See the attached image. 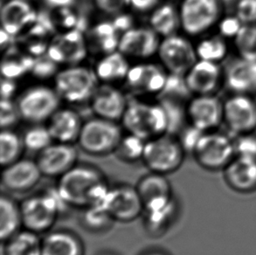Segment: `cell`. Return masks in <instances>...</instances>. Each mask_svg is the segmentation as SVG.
I'll return each mask as SVG.
<instances>
[{"mask_svg": "<svg viewBox=\"0 0 256 255\" xmlns=\"http://www.w3.org/2000/svg\"><path fill=\"white\" fill-rule=\"evenodd\" d=\"M56 188L70 206L82 208L100 206L110 189L100 170L84 164L60 176Z\"/></svg>", "mask_w": 256, "mask_h": 255, "instance_id": "obj_1", "label": "cell"}, {"mask_svg": "<svg viewBox=\"0 0 256 255\" xmlns=\"http://www.w3.org/2000/svg\"><path fill=\"white\" fill-rule=\"evenodd\" d=\"M20 206L24 229L40 234L50 231L59 214L70 206L56 187L49 188L40 195L29 196Z\"/></svg>", "mask_w": 256, "mask_h": 255, "instance_id": "obj_2", "label": "cell"}, {"mask_svg": "<svg viewBox=\"0 0 256 255\" xmlns=\"http://www.w3.org/2000/svg\"><path fill=\"white\" fill-rule=\"evenodd\" d=\"M121 121L128 133L144 141L166 134L168 130L166 114L160 102L148 104L130 99Z\"/></svg>", "mask_w": 256, "mask_h": 255, "instance_id": "obj_3", "label": "cell"}, {"mask_svg": "<svg viewBox=\"0 0 256 255\" xmlns=\"http://www.w3.org/2000/svg\"><path fill=\"white\" fill-rule=\"evenodd\" d=\"M94 70L86 66L72 65L60 70L54 76V90L60 99L73 104L90 100L99 86Z\"/></svg>", "mask_w": 256, "mask_h": 255, "instance_id": "obj_4", "label": "cell"}, {"mask_svg": "<svg viewBox=\"0 0 256 255\" xmlns=\"http://www.w3.org/2000/svg\"><path fill=\"white\" fill-rule=\"evenodd\" d=\"M122 136L118 122L96 116L84 122L77 142L88 155L106 156L116 152Z\"/></svg>", "mask_w": 256, "mask_h": 255, "instance_id": "obj_5", "label": "cell"}, {"mask_svg": "<svg viewBox=\"0 0 256 255\" xmlns=\"http://www.w3.org/2000/svg\"><path fill=\"white\" fill-rule=\"evenodd\" d=\"M178 10L181 29L192 37L208 34L224 15L222 0H182Z\"/></svg>", "mask_w": 256, "mask_h": 255, "instance_id": "obj_6", "label": "cell"}, {"mask_svg": "<svg viewBox=\"0 0 256 255\" xmlns=\"http://www.w3.org/2000/svg\"><path fill=\"white\" fill-rule=\"evenodd\" d=\"M184 156L186 150L178 138L164 134L146 141L142 160L152 172L168 175L180 169Z\"/></svg>", "mask_w": 256, "mask_h": 255, "instance_id": "obj_7", "label": "cell"}, {"mask_svg": "<svg viewBox=\"0 0 256 255\" xmlns=\"http://www.w3.org/2000/svg\"><path fill=\"white\" fill-rule=\"evenodd\" d=\"M192 154L202 169L223 172L236 158L234 138L220 131L204 132Z\"/></svg>", "mask_w": 256, "mask_h": 255, "instance_id": "obj_8", "label": "cell"}, {"mask_svg": "<svg viewBox=\"0 0 256 255\" xmlns=\"http://www.w3.org/2000/svg\"><path fill=\"white\" fill-rule=\"evenodd\" d=\"M60 100L54 88L38 85L24 90L18 99L17 105L22 120L32 124H42L60 108Z\"/></svg>", "mask_w": 256, "mask_h": 255, "instance_id": "obj_9", "label": "cell"}, {"mask_svg": "<svg viewBox=\"0 0 256 255\" xmlns=\"http://www.w3.org/2000/svg\"><path fill=\"white\" fill-rule=\"evenodd\" d=\"M156 56L167 72L180 76H186L198 60L195 45L178 34L162 38Z\"/></svg>", "mask_w": 256, "mask_h": 255, "instance_id": "obj_10", "label": "cell"}, {"mask_svg": "<svg viewBox=\"0 0 256 255\" xmlns=\"http://www.w3.org/2000/svg\"><path fill=\"white\" fill-rule=\"evenodd\" d=\"M223 124L232 134L251 133L256 130V100L253 96L232 94L223 100Z\"/></svg>", "mask_w": 256, "mask_h": 255, "instance_id": "obj_11", "label": "cell"}, {"mask_svg": "<svg viewBox=\"0 0 256 255\" xmlns=\"http://www.w3.org/2000/svg\"><path fill=\"white\" fill-rule=\"evenodd\" d=\"M99 206L107 210L114 221L122 223L135 220L144 210L136 188L128 184L110 188Z\"/></svg>", "mask_w": 256, "mask_h": 255, "instance_id": "obj_12", "label": "cell"}, {"mask_svg": "<svg viewBox=\"0 0 256 255\" xmlns=\"http://www.w3.org/2000/svg\"><path fill=\"white\" fill-rule=\"evenodd\" d=\"M188 124L204 132L217 130L223 124V100L216 94L194 96L187 102Z\"/></svg>", "mask_w": 256, "mask_h": 255, "instance_id": "obj_13", "label": "cell"}, {"mask_svg": "<svg viewBox=\"0 0 256 255\" xmlns=\"http://www.w3.org/2000/svg\"><path fill=\"white\" fill-rule=\"evenodd\" d=\"M161 37L150 26H136L121 34L118 51L127 58L146 60L158 54Z\"/></svg>", "mask_w": 256, "mask_h": 255, "instance_id": "obj_14", "label": "cell"}, {"mask_svg": "<svg viewBox=\"0 0 256 255\" xmlns=\"http://www.w3.org/2000/svg\"><path fill=\"white\" fill-rule=\"evenodd\" d=\"M78 152L73 144L52 142L38 153L36 162L42 175L60 178L76 166Z\"/></svg>", "mask_w": 256, "mask_h": 255, "instance_id": "obj_15", "label": "cell"}, {"mask_svg": "<svg viewBox=\"0 0 256 255\" xmlns=\"http://www.w3.org/2000/svg\"><path fill=\"white\" fill-rule=\"evenodd\" d=\"M184 77L192 96L216 94L224 84L225 71L218 63L198 60Z\"/></svg>", "mask_w": 256, "mask_h": 255, "instance_id": "obj_16", "label": "cell"}, {"mask_svg": "<svg viewBox=\"0 0 256 255\" xmlns=\"http://www.w3.org/2000/svg\"><path fill=\"white\" fill-rule=\"evenodd\" d=\"M167 77L168 72L163 66L144 62L130 66L124 82L133 92L160 96Z\"/></svg>", "mask_w": 256, "mask_h": 255, "instance_id": "obj_17", "label": "cell"}, {"mask_svg": "<svg viewBox=\"0 0 256 255\" xmlns=\"http://www.w3.org/2000/svg\"><path fill=\"white\" fill-rule=\"evenodd\" d=\"M90 106L96 116L110 121H121L128 100L124 93L112 84L99 85L90 99Z\"/></svg>", "mask_w": 256, "mask_h": 255, "instance_id": "obj_18", "label": "cell"}, {"mask_svg": "<svg viewBox=\"0 0 256 255\" xmlns=\"http://www.w3.org/2000/svg\"><path fill=\"white\" fill-rule=\"evenodd\" d=\"M42 176L36 160L21 158L4 167L1 181L7 190L23 193L34 188Z\"/></svg>", "mask_w": 256, "mask_h": 255, "instance_id": "obj_19", "label": "cell"}, {"mask_svg": "<svg viewBox=\"0 0 256 255\" xmlns=\"http://www.w3.org/2000/svg\"><path fill=\"white\" fill-rule=\"evenodd\" d=\"M223 178L231 190L240 194L256 192V158L236 156L223 170Z\"/></svg>", "mask_w": 256, "mask_h": 255, "instance_id": "obj_20", "label": "cell"}, {"mask_svg": "<svg viewBox=\"0 0 256 255\" xmlns=\"http://www.w3.org/2000/svg\"><path fill=\"white\" fill-rule=\"evenodd\" d=\"M36 14L30 0H6L0 14L2 30L10 36L18 35L35 20Z\"/></svg>", "mask_w": 256, "mask_h": 255, "instance_id": "obj_21", "label": "cell"}, {"mask_svg": "<svg viewBox=\"0 0 256 255\" xmlns=\"http://www.w3.org/2000/svg\"><path fill=\"white\" fill-rule=\"evenodd\" d=\"M224 84L232 94H256V60L240 58L225 70Z\"/></svg>", "mask_w": 256, "mask_h": 255, "instance_id": "obj_22", "label": "cell"}, {"mask_svg": "<svg viewBox=\"0 0 256 255\" xmlns=\"http://www.w3.org/2000/svg\"><path fill=\"white\" fill-rule=\"evenodd\" d=\"M48 128L54 141L73 144L78 141L84 122L80 114L71 108H58L49 118Z\"/></svg>", "mask_w": 256, "mask_h": 255, "instance_id": "obj_23", "label": "cell"}, {"mask_svg": "<svg viewBox=\"0 0 256 255\" xmlns=\"http://www.w3.org/2000/svg\"><path fill=\"white\" fill-rule=\"evenodd\" d=\"M86 44L79 32H71L57 38L49 48V57L56 63H79L86 54Z\"/></svg>", "mask_w": 256, "mask_h": 255, "instance_id": "obj_24", "label": "cell"}, {"mask_svg": "<svg viewBox=\"0 0 256 255\" xmlns=\"http://www.w3.org/2000/svg\"><path fill=\"white\" fill-rule=\"evenodd\" d=\"M84 243L66 230L50 232L42 238V255H84Z\"/></svg>", "mask_w": 256, "mask_h": 255, "instance_id": "obj_25", "label": "cell"}, {"mask_svg": "<svg viewBox=\"0 0 256 255\" xmlns=\"http://www.w3.org/2000/svg\"><path fill=\"white\" fill-rule=\"evenodd\" d=\"M130 68L128 58L118 50L104 54L97 62L94 72L100 82L113 85L125 80Z\"/></svg>", "mask_w": 256, "mask_h": 255, "instance_id": "obj_26", "label": "cell"}, {"mask_svg": "<svg viewBox=\"0 0 256 255\" xmlns=\"http://www.w3.org/2000/svg\"><path fill=\"white\" fill-rule=\"evenodd\" d=\"M136 188L144 203V208L148 204L172 198V190L169 180L166 175L158 173L152 172L142 176Z\"/></svg>", "mask_w": 256, "mask_h": 255, "instance_id": "obj_27", "label": "cell"}, {"mask_svg": "<svg viewBox=\"0 0 256 255\" xmlns=\"http://www.w3.org/2000/svg\"><path fill=\"white\" fill-rule=\"evenodd\" d=\"M149 26L161 38L176 34L181 28L178 8L172 3L160 4L150 12Z\"/></svg>", "mask_w": 256, "mask_h": 255, "instance_id": "obj_28", "label": "cell"}, {"mask_svg": "<svg viewBox=\"0 0 256 255\" xmlns=\"http://www.w3.org/2000/svg\"><path fill=\"white\" fill-rule=\"evenodd\" d=\"M22 224L20 206L9 196L0 198V240L6 242L20 232Z\"/></svg>", "mask_w": 256, "mask_h": 255, "instance_id": "obj_29", "label": "cell"}, {"mask_svg": "<svg viewBox=\"0 0 256 255\" xmlns=\"http://www.w3.org/2000/svg\"><path fill=\"white\" fill-rule=\"evenodd\" d=\"M4 243V255H42V238L34 232H18Z\"/></svg>", "mask_w": 256, "mask_h": 255, "instance_id": "obj_30", "label": "cell"}, {"mask_svg": "<svg viewBox=\"0 0 256 255\" xmlns=\"http://www.w3.org/2000/svg\"><path fill=\"white\" fill-rule=\"evenodd\" d=\"M195 48L198 60L218 64L226 58L229 52L228 40L220 34L206 36L195 44Z\"/></svg>", "mask_w": 256, "mask_h": 255, "instance_id": "obj_31", "label": "cell"}, {"mask_svg": "<svg viewBox=\"0 0 256 255\" xmlns=\"http://www.w3.org/2000/svg\"><path fill=\"white\" fill-rule=\"evenodd\" d=\"M24 150L23 138L20 134L12 128H2L0 134V164L3 168L21 159Z\"/></svg>", "mask_w": 256, "mask_h": 255, "instance_id": "obj_32", "label": "cell"}, {"mask_svg": "<svg viewBox=\"0 0 256 255\" xmlns=\"http://www.w3.org/2000/svg\"><path fill=\"white\" fill-rule=\"evenodd\" d=\"M158 102L162 105L166 114L168 121L166 134L178 136L188 124L186 105H184V102L167 97H160Z\"/></svg>", "mask_w": 256, "mask_h": 255, "instance_id": "obj_33", "label": "cell"}, {"mask_svg": "<svg viewBox=\"0 0 256 255\" xmlns=\"http://www.w3.org/2000/svg\"><path fill=\"white\" fill-rule=\"evenodd\" d=\"M232 42L240 58L256 60V24H244Z\"/></svg>", "mask_w": 256, "mask_h": 255, "instance_id": "obj_34", "label": "cell"}, {"mask_svg": "<svg viewBox=\"0 0 256 255\" xmlns=\"http://www.w3.org/2000/svg\"><path fill=\"white\" fill-rule=\"evenodd\" d=\"M24 148L29 152L40 153L54 142L48 127L42 124H32L23 134Z\"/></svg>", "mask_w": 256, "mask_h": 255, "instance_id": "obj_35", "label": "cell"}, {"mask_svg": "<svg viewBox=\"0 0 256 255\" xmlns=\"http://www.w3.org/2000/svg\"><path fill=\"white\" fill-rule=\"evenodd\" d=\"M146 141L135 134L124 136L114 153L124 162H134L142 160Z\"/></svg>", "mask_w": 256, "mask_h": 255, "instance_id": "obj_36", "label": "cell"}, {"mask_svg": "<svg viewBox=\"0 0 256 255\" xmlns=\"http://www.w3.org/2000/svg\"><path fill=\"white\" fill-rule=\"evenodd\" d=\"M176 206V202L173 200L166 206L146 212V224L148 230L158 234L164 231L175 217Z\"/></svg>", "mask_w": 256, "mask_h": 255, "instance_id": "obj_37", "label": "cell"}, {"mask_svg": "<svg viewBox=\"0 0 256 255\" xmlns=\"http://www.w3.org/2000/svg\"><path fill=\"white\" fill-rule=\"evenodd\" d=\"M116 29V26L108 23H102L94 29L92 34L94 38V44L98 49L104 51L105 54L114 52L118 48L121 34H118Z\"/></svg>", "mask_w": 256, "mask_h": 255, "instance_id": "obj_38", "label": "cell"}, {"mask_svg": "<svg viewBox=\"0 0 256 255\" xmlns=\"http://www.w3.org/2000/svg\"><path fill=\"white\" fill-rule=\"evenodd\" d=\"M114 221L107 210L99 206L86 207L82 216L84 226L93 232L107 230Z\"/></svg>", "mask_w": 256, "mask_h": 255, "instance_id": "obj_39", "label": "cell"}, {"mask_svg": "<svg viewBox=\"0 0 256 255\" xmlns=\"http://www.w3.org/2000/svg\"><path fill=\"white\" fill-rule=\"evenodd\" d=\"M158 96L167 97L184 102L190 100L194 96L190 93V90L187 86L184 76L168 72L166 86Z\"/></svg>", "mask_w": 256, "mask_h": 255, "instance_id": "obj_40", "label": "cell"}, {"mask_svg": "<svg viewBox=\"0 0 256 255\" xmlns=\"http://www.w3.org/2000/svg\"><path fill=\"white\" fill-rule=\"evenodd\" d=\"M243 24L239 18L234 14L232 15H223L217 24L218 34L226 40H234L242 29Z\"/></svg>", "mask_w": 256, "mask_h": 255, "instance_id": "obj_41", "label": "cell"}, {"mask_svg": "<svg viewBox=\"0 0 256 255\" xmlns=\"http://www.w3.org/2000/svg\"><path fill=\"white\" fill-rule=\"evenodd\" d=\"M234 144L236 156L256 158V134L254 132L234 136Z\"/></svg>", "mask_w": 256, "mask_h": 255, "instance_id": "obj_42", "label": "cell"}, {"mask_svg": "<svg viewBox=\"0 0 256 255\" xmlns=\"http://www.w3.org/2000/svg\"><path fill=\"white\" fill-rule=\"evenodd\" d=\"M0 107V124L2 128H10L21 119L17 102H14L10 99H2Z\"/></svg>", "mask_w": 256, "mask_h": 255, "instance_id": "obj_43", "label": "cell"}, {"mask_svg": "<svg viewBox=\"0 0 256 255\" xmlns=\"http://www.w3.org/2000/svg\"><path fill=\"white\" fill-rule=\"evenodd\" d=\"M204 133V131L188 124L178 134V139L186 152L192 153Z\"/></svg>", "mask_w": 256, "mask_h": 255, "instance_id": "obj_44", "label": "cell"}, {"mask_svg": "<svg viewBox=\"0 0 256 255\" xmlns=\"http://www.w3.org/2000/svg\"><path fill=\"white\" fill-rule=\"evenodd\" d=\"M234 14L244 24H256V0H237Z\"/></svg>", "mask_w": 256, "mask_h": 255, "instance_id": "obj_45", "label": "cell"}, {"mask_svg": "<svg viewBox=\"0 0 256 255\" xmlns=\"http://www.w3.org/2000/svg\"><path fill=\"white\" fill-rule=\"evenodd\" d=\"M96 6L104 14L116 15L122 14L128 6V0H94Z\"/></svg>", "mask_w": 256, "mask_h": 255, "instance_id": "obj_46", "label": "cell"}, {"mask_svg": "<svg viewBox=\"0 0 256 255\" xmlns=\"http://www.w3.org/2000/svg\"><path fill=\"white\" fill-rule=\"evenodd\" d=\"M160 1L161 0H128V6L138 12L146 14L152 12L156 6H158Z\"/></svg>", "mask_w": 256, "mask_h": 255, "instance_id": "obj_47", "label": "cell"}, {"mask_svg": "<svg viewBox=\"0 0 256 255\" xmlns=\"http://www.w3.org/2000/svg\"><path fill=\"white\" fill-rule=\"evenodd\" d=\"M15 90L14 83L7 82L2 83V99H10L12 94Z\"/></svg>", "mask_w": 256, "mask_h": 255, "instance_id": "obj_48", "label": "cell"}, {"mask_svg": "<svg viewBox=\"0 0 256 255\" xmlns=\"http://www.w3.org/2000/svg\"><path fill=\"white\" fill-rule=\"evenodd\" d=\"M144 255H169L166 252H161V251H152V252H146Z\"/></svg>", "mask_w": 256, "mask_h": 255, "instance_id": "obj_49", "label": "cell"}, {"mask_svg": "<svg viewBox=\"0 0 256 255\" xmlns=\"http://www.w3.org/2000/svg\"><path fill=\"white\" fill-rule=\"evenodd\" d=\"M102 255H114V254H104Z\"/></svg>", "mask_w": 256, "mask_h": 255, "instance_id": "obj_50", "label": "cell"}]
</instances>
